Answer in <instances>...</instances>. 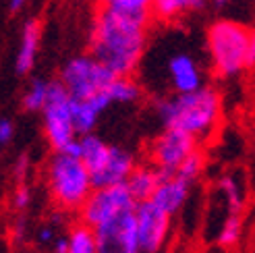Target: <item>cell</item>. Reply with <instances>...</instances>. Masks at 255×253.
<instances>
[{"mask_svg": "<svg viewBox=\"0 0 255 253\" xmlns=\"http://www.w3.org/2000/svg\"><path fill=\"white\" fill-rule=\"evenodd\" d=\"M69 235V253H98V237L96 231L87 224L77 222Z\"/></svg>", "mask_w": 255, "mask_h": 253, "instance_id": "obj_21", "label": "cell"}, {"mask_svg": "<svg viewBox=\"0 0 255 253\" xmlns=\"http://www.w3.org/2000/svg\"><path fill=\"white\" fill-rule=\"evenodd\" d=\"M249 40L251 29L239 21L218 19L210 25L206 31V46L216 77L233 79L249 69Z\"/></svg>", "mask_w": 255, "mask_h": 253, "instance_id": "obj_4", "label": "cell"}, {"mask_svg": "<svg viewBox=\"0 0 255 253\" xmlns=\"http://www.w3.org/2000/svg\"><path fill=\"white\" fill-rule=\"evenodd\" d=\"M191 189H193V185H191L189 181H185V179H181L178 174L162 176V183L156 189L151 201H154L158 208H162L166 214L174 216V214H178L185 208L187 199L191 195Z\"/></svg>", "mask_w": 255, "mask_h": 253, "instance_id": "obj_14", "label": "cell"}, {"mask_svg": "<svg viewBox=\"0 0 255 253\" xmlns=\"http://www.w3.org/2000/svg\"><path fill=\"white\" fill-rule=\"evenodd\" d=\"M25 2H27V0H8V10L10 12H19L25 6Z\"/></svg>", "mask_w": 255, "mask_h": 253, "instance_id": "obj_32", "label": "cell"}, {"mask_svg": "<svg viewBox=\"0 0 255 253\" xmlns=\"http://www.w3.org/2000/svg\"><path fill=\"white\" fill-rule=\"evenodd\" d=\"M147 17L102 6L89 33V54L117 77H131L147 50Z\"/></svg>", "mask_w": 255, "mask_h": 253, "instance_id": "obj_1", "label": "cell"}, {"mask_svg": "<svg viewBox=\"0 0 255 253\" xmlns=\"http://www.w3.org/2000/svg\"><path fill=\"white\" fill-rule=\"evenodd\" d=\"M203 166H206V158H203L201 154V149L193 151L183 164H181V168L176 170V174L181 176V179L189 181L191 185H195L199 181V176L203 174Z\"/></svg>", "mask_w": 255, "mask_h": 253, "instance_id": "obj_24", "label": "cell"}, {"mask_svg": "<svg viewBox=\"0 0 255 253\" xmlns=\"http://www.w3.org/2000/svg\"><path fill=\"white\" fill-rule=\"evenodd\" d=\"M52 253H69V235H58L52 243Z\"/></svg>", "mask_w": 255, "mask_h": 253, "instance_id": "obj_30", "label": "cell"}, {"mask_svg": "<svg viewBox=\"0 0 255 253\" xmlns=\"http://www.w3.org/2000/svg\"><path fill=\"white\" fill-rule=\"evenodd\" d=\"M40 40H42V23L37 19H27L23 23L19 48H17V54H15V73L19 77L27 75L33 69L37 48H40Z\"/></svg>", "mask_w": 255, "mask_h": 253, "instance_id": "obj_15", "label": "cell"}, {"mask_svg": "<svg viewBox=\"0 0 255 253\" xmlns=\"http://www.w3.org/2000/svg\"><path fill=\"white\" fill-rule=\"evenodd\" d=\"M12 137H15V125H12L10 119L2 117L0 119V145L6 147L12 141Z\"/></svg>", "mask_w": 255, "mask_h": 253, "instance_id": "obj_29", "label": "cell"}, {"mask_svg": "<svg viewBox=\"0 0 255 253\" xmlns=\"http://www.w3.org/2000/svg\"><path fill=\"white\" fill-rule=\"evenodd\" d=\"M102 6H108L123 12H135V15H147L154 6V0H100Z\"/></svg>", "mask_w": 255, "mask_h": 253, "instance_id": "obj_25", "label": "cell"}, {"mask_svg": "<svg viewBox=\"0 0 255 253\" xmlns=\"http://www.w3.org/2000/svg\"><path fill=\"white\" fill-rule=\"evenodd\" d=\"M135 218H137L141 253H162L170 237L172 216L149 199V201H139L135 206Z\"/></svg>", "mask_w": 255, "mask_h": 253, "instance_id": "obj_10", "label": "cell"}, {"mask_svg": "<svg viewBox=\"0 0 255 253\" xmlns=\"http://www.w3.org/2000/svg\"><path fill=\"white\" fill-rule=\"evenodd\" d=\"M110 149H112V145L106 143L104 139L96 133L79 137V158L83 160L87 170L92 172V176L104 168V164L110 158Z\"/></svg>", "mask_w": 255, "mask_h": 253, "instance_id": "obj_17", "label": "cell"}, {"mask_svg": "<svg viewBox=\"0 0 255 253\" xmlns=\"http://www.w3.org/2000/svg\"><path fill=\"white\" fill-rule=\"evenodd\" d=\"M208 0H154L151 15L160 21H174L189 12H197L206 6Z\"/></svg>", "mask_w": 255, "mask_h": 253, "instance_id": "obj_18", "label": "cell"}, {"mask_svg": "<svg viewBox=\"0 0 255 253\" xmlns=\"http://www.w3.org/2000/svg\"><path fill=\"white\" fill-rule=\"evenodd\" d=\"M247 67H255V27L251 29V40H249V58H247Z\"/></svg>", "mask_w": 255, "mask_h": 253, "instance_id": "obj_31", "label": "cell"}, {"mask_svg": "<svg viewBox=\"0 0 255 253\" xmlns=\"http://www.w3.org/2000/svg\"><path fill=\"white\" fill-rule=\"evenodd\" d=\"M112 106V100L108 96V90L87 100H73V123L75 131L79 137L96 133V126L100 123V117Z\"/></svg>", "mask_w": 255, "mask_h": 253, "instance_id": "obj_13", "label": "cell"}, {"mask_svg": "<svg viewBox=\"0 0 255 253\" xmlns=\"http://www.w3.org/2000/svg\"><path fill=\"white\" fill-rule=\"evenodd\" d=\"M218 189L222 193V199L226 204V212L241 214L245 206V189L241 187L237 174H224L218 181Z\"/></svg>", "mask_w": 255, "mask_h": 253, "instance_id": "obj_20", "label": "cell"}, {"mask_svg": "<svg viewBox=\"0 0 255 253\" xmlns=\"http://www.w3.org/2000/svg\"><path fill=\"white\" fill-rule=\"evenodd\" d=\"M42 129L52 151H67L79 139L73 123V98L58 79L50 83V96L42 110Z\"/></svg>", "mask_w": 255, "mask_h": 253, "instance_id": "obj_5", "label": "cell"}, {"mask_svg": "<svg viewBox=\"0 0 255 253\" xmlns=\"http://www.w3.org/2000/svg\"><path fill=\"white\" fill-rule=\"evenodd\" d=\"M135 168H137V160L133 156V151H129L127 147L112 145L110 158L104 164V168L92 176L94 187L96 189H102V187L127 185V181H129V176L133 174Z\"/></svg>", "mask_w": 255, "mask_h": 253, "instance_id": "obj_12", "label": "cell"}, {"mask_svg": "<svg viewBox=\"0 0 255 253\" xmlns=\"http://www.w3.org/2000/svg\"><path fill=\"white\" fill-rule=\"evenodd\" d=\"M98 253H141L135 210L96 229Z\"/></svg>", "mask_w": 255, "mask_h": 253, "instance_id": "obj_11", "label": "cell"}, {"mask_svg": "<svg viewBox=\"0 0 255 253\" xmlns=\"http://www.w3.org/2000/svg\"><path fill=\"white\" fill-rule=\"evenodd\" d=\"M162 172L151 166V164H137V168L133 170V174L129 176V181H127V187H129L131 195L135 197V201H149L154 197L156 189L160 187L162 183Z\"/></svg>", "mask_w": 255, "mask_h": 253, "instance_id": "obj_16", "label": "cell"}, {"mask_svg": "<svg viewBox=\"0 0 255 253\" xmlns=\"http://www.w3.org/2000/svg\"><path fill=\"white\" fill-rule=\"evenodd\" d=\"M162 75H164V83H166L170 92L168 96L191 94L206 85L199 60L189 50H172V52L164 56Z\"/></svg>", "mask_w": 255, "mask_h": 253, "instance_id": "obj_9", "label": "cell"}, {"mask_svg": "<svg viewBox=\"0 0 255 253\" xmlns=\"http://www.w3.org/2000/svg\"><path fill=\"white\" fill-rule=\"evenodd\" d=\"M35 239H37V243H42V245H52L58 239V231H56L54 220L40 224V229L35 231Z\"/></svg>", "mask_w": 255, "mask_h": 253, "instance_id": "obj_27", "label": "cell"}, {"mask_svg": "<svg viewBox=\"0 0 255 253\" xmlns=\"http://www.w3.org/2000/svg\"><path fill=\"white\" fill-rule=\"evenodd\" d=\"M212 2H214V4H218V6H222V4L228 2V0H212Z\"/></svg>", "mask_w": 255, "mask_h": 253, "instance_id": "obj_33", "label": "cell"}, {"mask_svg": "<svg viewBox=\"0 0 255 253\" xmlns=\"http://www.w3.org/2000/svg\"><path fill=\"white\" fill-rule=\"evenodd\" d=\"M46 187L58 210L79 212L94 191L92 172L79 156L67 151H52L46 164Z\"/></svg>", "mask_w": 255, "mask_h": 253, "instance_id": "obj_3", "label": "cell"}, {"mask_svg": "<svg viewBox=\"0 0 255 253\" xmlns=\"http://www.w3.org/2000/svg\"><path fill=\"white\" fill-rule=\"evenodd\" d=\"M10 206L17 212H23V210H27L31 206V189L27 187V183H17V187L12 189Z\"/></svg>", "mask_w": 255, "mask_h": 253, "instance_id": "obj_26", "label": "cell"}, {"mask_svg": "<svg viewBox=\"0 0 255 253\" xmlns=\"http://www.w3.org/2000/svg\"><path fill=\"white\" fill-rule=\"evenodd\" d=\"M199 149V141L183 131L164 129L147 147V162L156 166L164 176L176 174L181 164Z\"/></svg>", "mask_w": 255, "mask_h": 253, "instance_id": "obj_8", "label": "cell"}, {"mask_svg": "<svg viewBox=\"0 0 255 253\" xmlns=\"http://www.w3.org/2000/svg\"><path fill=\"white\" fill-rule=\"evenodd\" d=\"M114 79L117 75L92 54H77L69 58L58 77L73 100H87L106 92Z\"/></svg>", "mask_w": 255, "mask_h": 253, "instance_id": "obj_6", "label": "cell"}, {"mask_svg": "<svg viewBox=\"0 0 255 253\" xmlns=\"http://www.w3.org/2000/svg\"><path fill=\"white\" fill-rule=\"evenodd\" d=\"M253 145H255V141H253Z\"/></svg>", "mask_w": 255, "mask_h": 253, "instance_id": "obj_34", "label": "cell"}, {"mask_svg": "<svg viewBox=\"0 0 255 253\" xmlns=\"http://www.w3.org/2000/svg\"><path fill=\"white\" fill-rule=\"evenodd\" d=\"M27 172H29V158L27 156H19L12 164V179L17 183H25L27 179Z\"/></svg>", "mask_w": 255, "mask_h": 253, "instance_id": "obj_28", "label": "cell"}, {"mask_svg": "<svg viewBox=\"0 0 255 253\" xmlns=\"http://www.w3.org/2000/svg\"><path fill=\"white\" fill-rule=\"evenodd\" d=\"M137 206L135 197L131 195L127 185H114V187H102L94 189L92 195L81 206L79 222L87 224L89 229H98V226L106 224L114 218L123 216L127 212H133Z\"/></svg>", "mask_w": 255, "mask_h": 253, "instance_id": "obj_7", "label": "cell"}, {"mask_svg": "<svg viewBox=\"0 0 255 253\" xmlns=\"http://www.w3.org/2000/svg\"><path fill=\"white\" fill-rule=\"evenodd\" d=\"M108 96L112 104H133L141 98V85L133 77H117L108 87Z\"/></svg>", "mask_w": 255, "mask_h": 253, "instance_id": "obj_22", "label": "cell"}, {"mask_svg": "<svg viewBox=\"0 0 255 253\" xmlns=\"http://www.w3.org/2000/svg\"><path fill=\"white\" fill-rule=\"evenodd\" d=\"M156 112L164 129L183 131L197 141L208 139L220 123L222 100L218 90L203 85L191 94L162 96L156 100Z\"/></svg>", "mask_w": 255, "mask_h": 253, "instance_id": "obj_2", "label": "cell"}, {"mask_svg": "<svg viewBox=\"0 0 255 253\" xmlns=\"http://www.w3.org/2000/svg\"><path fill=\"white\" fill-rule=\"evenodd\" d=\"M241 233H243V216H241V214L228 212L224 216V220H222V224H220L216 243H218V247H222V249H231L239 243Z\"/></svg>", "mask_w": 255, "mask_h": 253, "instance_id": "obj_23", "label": "cell"}, {"mask_svg": "<svg viewBox=\"0 0 255 253\" xmlns=\"http://www.w3.org/2000/svg\"><path fill=\"white\" fill-rule=\"evenodd\" d=\"M50 83L52 81L33 79L21 96V108L25 112H29V115H42V110L48 102V96H50Z\"/></svg>", "mask_w": 255, "mask_h": 253, "instance_id": "obj_19", "label": "cell"}]
</instances>
